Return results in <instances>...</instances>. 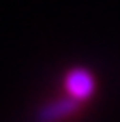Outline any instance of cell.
I'll return each instance as SVG.
<instances>
[{
    "mask_svg": "<svg viewBox=\"0 0 120 122\" xmlns=\"http://www.w3.org/2000/svg\"><path fill=\"white\" fill-rule=\"evenodd\" d=\"M64 90H67L69 97H73L75 101L84 103V101H88V99L94 94V90H97L94 75H92L88 69H84V66H75V69H71V71L64 75Z\"/></svg>",
    "mask_w": 120,
    "mask_h": 122,
    "instance_id": "obj_1",
    "label": "cell"
},
{
    "mask_svg": "<svg viewBox=\"0 0 120 122\" xmlns=\"http://www.w3.org/2000/svg\"><path fill=\"white\" fill-rule=\"evenodd\" d=\"M79 107V101H75L73 97H62L56 99L52 103H45L39 109V122H62L67 118H71Z\"/></svg>",
    "mask_w": 120,
    "mask_h": 122,
    "instance_id": "obj_2",
    "label": "cell"
}]
</instances>
